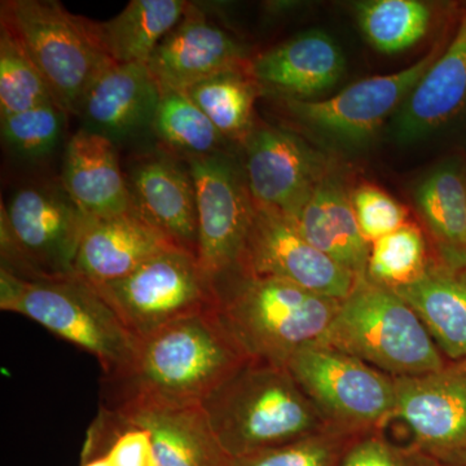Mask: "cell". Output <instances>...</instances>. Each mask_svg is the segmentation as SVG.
Masks as SVG:
<instances>
[{"label": "cell", "mask_w": 466, "mask_h": 466, "mask_svg": "<svg viewBox=\"0 0 466 466\" xmlns=\"http://www.w3.org/2000/svg\"><path fill=\"white\" fill-rule=\"evenodd\" d=\"M79 466H110V462L106 456L97 455L92 458L81 459V465Z\"/></svg>", "instance_id": "36"}, {"label": "cell", "mask_w": 466, "mask_h": 466, "mask_svg": "<svg viewBox=\"0 0 466 466\" xmlns=\"http://www.w3.org/2000/svg\"><path fill=\"white\" fill-rule=\"evenodd\" d=\"M361 32L382 54H400L428 33L431 9L417 0H370L355 5Z\"/></svg>", "instance_id": "29"}, {"label": "cell", "mask_w": 466, "mask_h": 466, "mask_svg": "<svg viewBox=\"0 0 466 466\" xmlns=\"http://www.w3.org/2000/svg\"><path fill=\"white\" fill-rule=\"evenodd\" d=\"M417 207L451 262L466 265V168L444 162L425 177L416 192Z\"/></svg>", "instance_id": "26"}, {"label": "cell", "mask_w": 466, "mask_h": 466, "mask_svg": "<svg viewBox=\"0 0 466 466\" xmlns=\"http://www.w3.org/2000/svg\"><path fill=\"white\" fill-rule=\"evenodd\" d=\"M61 184L91 219L131 213L130 192L119 167L116 144L103 135L81 128L70 137Z\"/></svg>", "instance_id": "20"}, {"label": "cell", "mask_w": 466, "mask_h": 466, "mask_svg": "<svg viewBox=\"0 0 466 466\" xmlns=\"http://www.w3.org/2000/svg\"><path fill=\"white\" fill-rule=\"evenodd\" d=\"M0 25L23 46L67 116H78L96 76L113 61L101 46L96 23L56 0H5Z\"/></svg>", "instance_id": "6"}, {"label": "cell", "mask_w": 466, "mask_h": 466, "mask_svg": "<svg viewBox=\"0 0 466 466\" xmlns=\"http://www.w3.org/2000/svg\"><path fill=\"white\" fill-rule=\"evenodd\" d=\"M216 291L218 315L245 357L279 367L318 345L341 305L289 281L242 274L223 279Z\"/></svg>", "instance_id": "3"}, {"label": "cell", "mask_w": 466, "mask_h": 466, "mask_svg": "<svg viewBox=\"0 0 466 466\" xmlns=\"http://www.w3.org/2000/svg\"><path fill=\"white\" fill-rule=\"evenodd\" d=\"M441 54L440 46L413 66L357 82L328 100L283 97L285 109L300 124L346 143H359L376 133L392 110L403 106L420 79Z\"/></svg>", "instance_id": "11"}, {"label": "cell", "mask_w": 466, "mask_h": 466, "mask_svg": "<svg viewBox=\"0 0 466 466\" xmlns=\"http://www.w3.org/2000/svg\"><path fill=\"white\" fill-rule=\"evenodd\" d=\"M56 103L38 67L7 27L0 25V116Z\"/></svg>", "instance_id": "30"}, {"label": "cell", "mask_w": 466, "mask_h": 466, "mask_svg": "<svg viewBox=\"0 0 466 466\" xmlns=\"http://www.w3.org/2000/svg\"><path fill=\"white\" fill-rule=\"evenodd\" d=\"M325 425L360 438L394 419L395 380L337 350L312 345L285 364Z\"/></svg>", "instance_id": "8"}, {"label": "cell", "mask_w": 466, "mask_h": 466, "mask_svg": "<svg viewBox=\"0 0 466 466\" xmlns=\"http://www.w3.org/2000/svg\"><path fill=\"white\" fill-rule=\"evenodd\" d=\"M297 231L358 279L366 278L370 244L359 228L351 198L336 177H325L294 220Z\"/></svg>", "instance_id": "23"}, {"label": "cell", "mask_w": 466, "mask_h": 466, "mask_svg": "<svg viewBox=\"0 0 466 466\" xmlns=\"http://www.w3.org/2000/svg\"><path fill=\"white\" fill-rule=\"evenodd\" d=\"M238 274L280 279L337 299H346L358 280L309 244L287 218L259 208Z\"/></svg>", "instance_id": "12"}, {"label": "cell", "mask_w": 466, "mask_h": 466, "mask_svg": "<svg viewBox=\"0 0 466 466\" xmlns=\"http://www.w3.org/2000/svg\"><path fill=\"white\" fill-rule=\"evenodd\" d=\"M191 3L184 0H131L121 14L96 23L104 51L116 64H147Z\"/></svg>", "instance_id": "25"}, {"label": "cell", "mask_w": 466, "mask_h": 466, "mask_svg": "<svg viewBox=\"0 0 466 466\" xmlns=\"http://www.w3.org/2000/svg\"><path fill=\"white\" fill-rule=\"evenodd\" d=\"M248 360L217 308L207 309L139 339L130 367L101 381V404H201Z\"/></svg>", "instance_id": "1"}, {"label": "cell", "mask_w": 466, "mask_h": 466, "mask_svg": "<svg viewBox=\"0 0 466 466\" xmlns=\"http://www.w3.org/2000/svg\"><path fill=\"white\" fill-rule=\"evenodd\" d=\"M466 110V9L452 41L408 95L395 119V135L413 143Z\"/></svg>", "instance_id": "19"}, {"label": "cell", "mask_w": 466, "mask_h": 466, "mask_svg": "<svg viewBox=\"0 0 466 466\" xmlns=\"http://www.w3.org/2000/svg\"><path fill=\"white\" fill-rule=\"evenodd\" d=\"M444 460L453 466H466V451H464V452L456 453V455L452 456V459H451L450 456V458Z\"/></svg>", "instance_id": "37"}, {"label": "cell", "mask_w": 466, "mask_h": 466, "mask_svg": "<svg viewBox=\"0 0 466 466\" xmlns=\"http://www.w3.org/2000/svg\"><path fill=\"white\" fill-rule=\"evenodd\" d=\"M392 290L419 315L441 354L466 361V279L426 272Z\"/></svg>", "instance_id": "24"}, {"label": "cell", "mask_w": 466, "mask_h": 466, "mask_svg": "<svg viewBox=\"0 0 466 466\" xmlns=\"http://www.w3.org/2000/svg\"><path fill=\"white\" fill-rule=\"evenodd\" d=\"M2 267L24 280L69 278L92 219L61 182L30 183L2 204Z\"/></svg>", "instance_id": "7"}, {"label": "cell", "mask_w": 466, "mask_h": 466, "mask_svg": "<svg viewBox=\"0 0 466 466\" xmlns=\"http://www.w3.org/2000/svg\"><path fill=\"white\" fill-rule=\"evenodd\" d=\"M351 204L361 235L370 244L406 225L403 205L376 187L358 188L352 193Z\"/></svg>", "instance_id": "34"}, {"label": "cell", "mask_w": 466, "mask_h": 466, "mask_svg": "<svg viewBox=\"0 0 466 466\" xmlns=\"http://www.w3.org/2000/svg\"><path fill=\"white\" fill-rule=\"evenodd\" d=\"M394 419L416 449L441 460L466 451V361L421 376L394 377Z\"/></svg>", "instance_id": "14"}, {"label": "cell", "mask_w": 466, "mask_h": 466, "mask_svg": "<svg viewBox=\"0 0 466 466\" xmlns=\"http://www.w3.org/2000/svg\"><path fill=\"white\" fill-rule=\"evenodd\" d=\"M345 73V56L332 36L309 30L259 55L249 64L257 84L283 97L308 100L332 88Z\"/></svg>", "instance_id": "18"}, {"label": "cell", "mask_w": 466, "mask_h": 466, "mask_svg": "<svg viewBox=\"0 0 466 466\" xmlns=\"http://www.w3.org/2000/svg\"><path fill=\"white\" fill-rule=\"evenodd\" d=\"M244 146L254 205L294 222L327 177L324 159L296 134L272 126L253 127Z\"/></svg>", "instance_id": "13"}, {"label": "cell", "mask_w": 466, "mask_h": 466, "mask_svg": "<svg viewBox=\"0 0 466 466\" xmlns=\"http://www.w3.org/2000/svg\"><path fill=\"white\" fill-rule=\"evenodd\" d=\"M247 56L244 45L191 5L147 66L161 94L186 92L211 76L242 72Z\"/></svg>", "instance_id": "15"}, {"label": "cell", "mask_w": 466, "mask_h": 466, "mask_svg": "<svg viewBox=\"0 0 466 466\" xmlns=\"http://www.w3.org/2000/svg\"><path fill=\"white\" fill-rule=\"evenodd\" d=\"M94 288L137 341L165 325L217 308L213 281L198 257L180 249L158 254L133 274Z\"/></svg>", "instance_id": "9"}, {"label": "cell", "mask_w": 466, "mask_h": 466, "mask_svg": "<svg viewBox=\"0 0 466 466\" xmlns=\"http://www.w3.org/2000/svg\"><path fill=\"white\" fill-rule=\"evenodd\" d=\"M339 466H443L420 450H403L380 435H364L349 447Z\"/></svg>", "instance_id": "35"}, {"label": "cell", "mask_w": 466, "mask_h": 466, "mask_svg": "<svg viewBox=\"0 0 466 466\" xmlns=\"http://www.w3.org/2000/svg\"><path fill=\"white\" fill-rule=\"evenodd\" d=\"M159 92L147 64H109L88 88L78 116L86 130L118 140L152 125Z\"/></svg>", "instance_id": "21"}, {"label": "cell", "mask_w": 466, "mask_h": 466, "mask_svg": "<svg viewBox=\"0 0 466 466\" xmlns=\"http://www.w3.org/2000/svg\"><path fill=\"white\" fill-rule=\"evenodd\" d=\"M103 407L149 431L159 466L235 465L214 434L201 404L130 400Z\"/></svg>", "instance_id": "17"}, {"label": "cell", "mask_w": 466, "mask_h": 466, "mask_svg": "<svg viewBox=\"0 0 466 466\" xmlns=\"http://www.w3.org/2000/svg\"><path fill=\"white\" fill-rule=\"evenodd\" d=\"M426 272L425 238L417 227L404 225L370 244L366 278L372 283L395 289Z\"/></svg>", "instance_id": "31"}, {"label": "cell", "mask_w": 466, "mask_h": 466, "mask_svg": "<svg viewBox=\"0 0 466 466\" xmlns=\"http://www.w3.org/2000/svg\"><path fill=\"white\" fill-rule=\"evenodd\" d=\"M201 407L233 460L329 429L287 368L262 361L242 364Z\"/></svg>", "instance_id": "2"}, {"label": "cell", "mask_w": 466, "mask_h": 466, "mask_svg": "<svg viewBox=\"0 0 466 466\" xmlns=\"http://www.w3.org/2000/svg\"><path fill=\"white\" fill-rule=\"evenodd\" d=\"M152 127L170 155L182 161L223 153V135L186 92L161 94Z\"/></svg>", "instance_id": "27"}, {"label": "cell", "mask_w": 466, "mask_h": 466, "mask_svg": "<svg viewBox=\"0 0 466 466\" xmlns=\"http://www.w3.org/2000/svg\"><path fill=\"white\" fill-rule=\"evenodd\" d=\"M171 249L177 248L133 213L92 219L82 238L75 271L97 287L133 274L149 259Z\"/></svg>", "instance_id": "22"}, {"label": "cell", "mask_w": 466, "mask_h": 466, "mask_svg": "<svg viewBox=\"0 0 466 466\" xmlns=\"http://www.w3.org/2000/svg\"><path fill=\"white\" fill-rule=\"evenodd\" d=\"M225 139L244 143L253 130L256 84L242 72L211 76L186 91Z\"/></svg>", "instance_id": "28"}, {"label": "cell", "mask_w": 466, "mask_h": 466, "mask_svg": "<svg viewBox=\"0 0 466 466\" xmlns=\"http://www.w3.org/2000/svg\"><path fill=\"white\" fill-rule=\"evenodd\" d=\"M318 346L359 359L391 377L421 376L446 367L413 309L394 290L358 279Z\"/></svg>", "instance_id": "4"}, {"label": "cell", "mask_w": 466, "mask_h": 466, "mask_svg": "<svg viewBox=\"0 0 466 466\" xmlns=\"http://www.w3.org/2000/svg\"><path fill=\"white\" fill-rule=\"evenodd\" d=\"M195 183L198 263L214 287L238 274L256 205L247 177L226 153L186 159Z\"/></svg>", "instance_id": "10"}, {"label": "cell", "mask_w": 466, "mask_h": 466, "mask_svg": "<svg viewBox=\"0 0 466 466\" xmlns=\"http://www.w3.org/2000/svg\"><path fill=\"white\" fill-rule=\"evenodd\" d=\"M358 438L324 429L284 446L236 459L233 466H339Z\"/></svg>", "instance_id": "33"}, {"label": "cell", "mask_w": 466, "mask_h": 466, "mask_svg": "<svg viewBox=\"0 0 466 466\" xmlns=\"http://www.w3.org/2000/svg\"><path fill=\"white\" fill-rule=\"evenodd\" d=\"M126 180L131 213L157 229L177 249L198 257V200L186 162L183 165L170 153L144 156L128 168Z\"/></svg>", "instance_id": "16"}, {"label": "cell", "mask_w": 466, "mask_h": 466, "mask_svg": "<svg viewBox=\"0 0 466 466\" xmlns=\"http://www.w3.org/2000/svg\"><path fill=\"white\" fill-rule=\"evenodd\" d=\"M0 309L23 315L90 352L103 379L122 375L133 363L137 339L99 291L79 276L24 280L0 268Z\"/></svg>", "instance_id": "5"}, {"label": "cell", "mask_w": 466, "mask_h": 466, "mask_svg": "<svg viewBox=\"0 0 466 466\" xmlns=\"http://www.w3.org/2000/svg\"><path fill=\"white\" fill-rule=\"evenodd\" d=\"M66 116L56 103H47L25 112L0 116L3 142L20 157H46L60 143Z\"/></svg>", "instance_id": "32"}]
</instances>
